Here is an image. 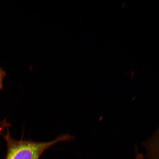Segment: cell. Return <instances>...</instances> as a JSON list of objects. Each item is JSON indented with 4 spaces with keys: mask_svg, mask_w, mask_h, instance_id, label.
Listing matches in <instances>:
<instances>
[{
    "mask_svg": "<svg viewBox=\"0 0 159 159\" xmlns=\"http://www.w3.org/2000/svg\"><path fill=\"white\" fill-rule=\"evenodd\" d=\"M11 126V124L7 122V119H5L2 121H0V134L1 135L2 134V131L4 129L9 128Z\"/></svg>",
    "mask_w": 159,
    "mask_h": 159,
    "instance_id": "cell-2",
    "label": "cell"
},
{
    "mask_svg": "<svg viewBox=\"0 0 159 159\" xmlns=\"http://www.w3.org/2000/svg\"><path fill=\"white\" fill-rule=\"evenodd\" d=\"M136 159H144V157L142 154L137 153Z\"/></svg>",
    "mask_w": 159,
    "mask_h": 159,
    "instance_id": "cell-5",
    "label": "cell"
},
{
    "mask_svg": "<svg viewBox=\"0 0 159 159\" xmlns=\"http://www.w3.org/2000/svg\"><path fill=\"white\" fill-rule=\"evenodd\" d=\"M155 139L156 145L159 151V128L155 134Z\"/></svg>",
    "mask_w": 159,
    "mask_h": 159,
    "instance_id": "cell-4",
    "label": "cell"
},
{
    "mask_svg": "<svg viewBox=\"0 0 159 159\" xmlns=\"http://www.w3.org/2000/svg\"><path fill=\"white\" fill-rule=\"evenodd\" d=\"M1 136L5 139L7 145L5 159H39L43 153L53 145L74 138L70 135L65 134L47 142L23 140V138L17 141L11 138L8 130L7 134L4 135L2 134Z\"/></svg>",
    "mask_w": 159,
    "mask_h": 159,
    "instance_id": "cell-1",
    "label": "cell"
},
{
    "mask_svg": "<svg viewBox=\"0 0 159 159\" xmlns=\"http://www.w3.org/2000/svg\"><path fill=\"white\" fill-rule=\"evenodd\" d=\"M7 73L0 67V90L3 88V81L4 79L7 76Z\"/></svg>",
    "mask_w": 159,
    "mask_h": 159,
    "instance_id": "cell-3",
    "label": "cell"
}]
</instances>
